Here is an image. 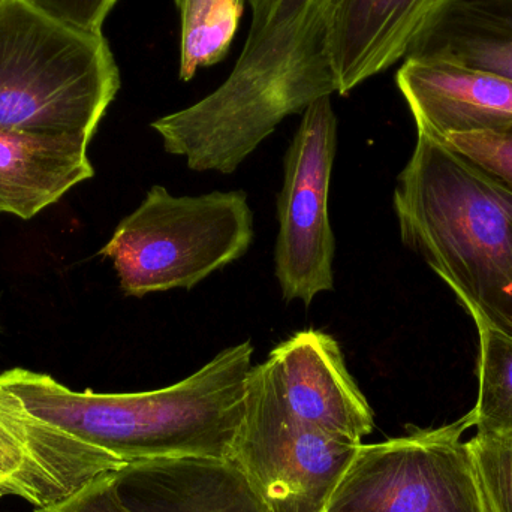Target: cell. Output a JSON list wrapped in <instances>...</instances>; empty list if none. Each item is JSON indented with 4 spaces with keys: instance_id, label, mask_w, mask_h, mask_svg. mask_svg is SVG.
Returning a JSON list of instances; mask_svg holds the SVG:
<instances>
[{
    "instance_id": "obj_10",
    "label": "cell",
    "mask_w": 512,
    "mask_h": 512,
    "mask_svg": "<svg viewBox=\"0 0 512 512\" xmlns=\"http://www.w3.org/2000/svg\"><path fill=\"white\" fill-rule=\"evenodd\" d=\"M268 360L295 417L358 444L373 432L375 415L333 336L315 328L298 331L277 345Z\"/></svg>"
},
{
    "instance_id": "obj_15",
    "label": "cell",
    "mask_w": 512,
    "mask_h": 512,
    "mask_svg": "<svg viewBox=\"0 0 512 512\" xmlns=\"http://www.w3.org/2000/svg\"><path fill=\"white\" fill-rule=\"evenodd\" d=\"M405 59L442 60L512 81V0H442Z\"/></svg>"
},
{
    "instance_id": "obj_16",
    "label": "cell",
    "mask_w": 512,
    "mask_h": 512,
    "mask_svg": "<svg viewBox=\"0 0 512 512\" xmlns=\"http://www.w3.org/2000/svg\"><path fill=\"white\" fill-rule=\"evenodd\" d=\"M180 12L179 77L191 81L198 69L227 56L239 29L245 0H174Z\"/></svg>"
},
{
    "instance_id": "obj_19",
    "label": "cell",
    "mask_w": 512,
    "mask_h": 512,
    "mask_svg": "<svg viewBox=\"0 0 512 512\" xmlns=\"http://www.w3.org/2000/svg\"><path fill=\"white\" fill-rule=\"evenodd\" d=\"M441 143L512 195V123L490 131L451 135Z\"/></svg>"
},
{
    "instance_id": "obj_9",
    "label": "cell",
    "mask_w": 512,
    "mask_h": 512,
    "mask_svg": "<svg viewBox=\"0 0 512 512\" xmlns=\"http://www.w3.org/2000/svg\"><path fill=\"white\" fill-rule=\"evenodd\" d=\"M126 463L33 417L0 390V498L47 508Z\"/></svg>"
},
{
    "instance_id": "obj_6",
    "label": "cell",
    "mask_w": 512,
    "mask_h": 512,
    "mask_svg": "<svg viewBox=\"0 0 512 512\" xmlns=\"http://www.w3.org/2000/svg\"><path fill=\"white\" fill-rule=\"evenodd\" d=\"M360 445L295 417L268 358L252 367L245 415L228 460L268 511H327Z\"/></svg>"
},
{
    "instance_id": "obj_4",
    "label": "cell",
    "mask_w": 512,
    "mask_h": 512,
    "mask_svg": "<svg viewBox=\"0 0 512 512\" xmlns=\"http://www.w3.org/2000/svg\"><path fill=\"white\" fill-rule=\"evenodd\" d=\"M120 89L104 33L0 0V128L92 140Z\"/></svg>"
},
{
    "instance_id": "obj_14",
    "label": "cell",
    "mask_w": 512,
    "mask_h": 512,
    "mask_svg": "<svg viewBox=\"0 0 512 512\" xmlns=\"http://www.w3.org/2000/svg\"><path fill=\"white\" fill-rule=\"evenodd\" d=\"M89 141L0 128V213L30 219L95 176Z\"/></svg>"
},
{
    "instance_id": "obj_17",
    "label": "cell",
    "mask_w": 512,
    "mask_h": 512,
    "mask_svg": "<svg viewBox=\"0 0 512 512\" xmlns=\"http://www.w3.org/2000/svg\"><path fill=\"white\" fill-rule=\"evenodd\" d=\"M478 399L472 409L478 435L512 441V337L480 325Z\"/></svg>"
},
{
    "instance_id": "obj_5",
    "label": "cell",
    "mask_w": 512,
    "mask_h": 512,
    "mask_svg": "<svg viewBox=\"0 0 512 512\" xmlns=\"http://www.w3.org/2000/svg\"><path fill=\"white\" fill-rule=\"evenodd\" d=\"M254 237L246 192L176 197L155 185L99 254L113 262L123 294L141 298L194 288L248 254Z\"/></svg>"
},
{
    "instance_id": "obj_2",
    "label": "cell",
    "mask_w": 512,
    "mask_h": 512,
    "mask_svg": "<svg viewBox=\"0 0 512 512\" xmlns=\"http://www.w3.org/2000/svg\"><path fill=\"white\" fill-rule=\"evenodd\" d=\"M254 352L246 340L183 381L144 393H78L26 369L0 373V390L33 417L125 463L228 459L245 415Z\"/></svg>"
},
{
    "instance_id": "obj_20",
    "label": "cell",
    "mask_w": 512,
    "mask_h": 512,
    "mask_svg": "<svg viewBox=\"0 0 512 512\" xmlns=\"http://www.w3.org/2000/svg\"><path fill=\"white\" fill-rule=\"evenodd\" d=\"M111 474L101 475L69 498L33 512H128L117 498Z\"/></svg>"
},
{
    "instance_id": "obj_7",
    "label": "cell",
    "mask_w": 512,
    "mask_h": 512,
    "mask_svg": "<svg viewBox=\"0 0 512 512\" xmlns=\"http://www.w3.org/2000/svg\"><path fill=\"white\" fill-rule=\"evenodd\" d=\"M472 412L436 429L361 444L325 512H484L463 435Z\"/></svg>"
},
{
    "instance_id": "obj_3",
    "label": "cell",
    "mask_w": 512,
    "mask_h": 512,
    "mask_svg": "<svg viewBox=\"0 0 512 512\" xmlns=\"http://www.w3.org/2000/svg\"><path fill=\"white\" fill-rule=\"evenodd\" d=\"M400 237L450 286L475 325L512 337V195L418 134L397 179Z\"/></svg>"
},
{
    "instance_id": "obj_13",
    "label": "cell",
    "mask_w": 512,
    "mask_h": 512,
    "mask_svg": "<svg viewBox=\"0 0 512 512\" xmlns=\"http://www.w3.org/2000/svg\"><path fill=\"white\" fill-rule=\"evenodd\" d=\"M442 0H331L328 50L337 93L405 59Z\"/></svg>"
},
{
    "instance_id": "obj_18",
    "label": "cell",
    "mask_w": 512,
    "mask_h": 512,
    "mask_svg": "<svg viewBox=\"0 0 512 512\" xmlns=\"http://www.w3.org/2000/svg\"><path fill=\"white\" fill-rule=\"evenodd\" d=\"M468 445L484 512H512V441L477 433Z\"/></svg>"
},
{
    "instance_id": "obj_8",
    "label": "cell",
    "mask_w": 512,
    "mask_h": 512,
    "mask_svg": "<svg viewBox=\"0 0 512 512\" xmlns=\"http://www.w3.org/2000/svg\"><path fill=\"white\" fill-rule=\"evenodd\" d=\"M330 98L322 96L303 111L285 155V179L277 198L274 273L283 298L306 306L316 295L334 289L336 239L328 195L337 150V117Z\"/></svg>"
},
{
    "instance_id": "obj_21",
    "label": "cell",
    "mask_w": 512,
    "mask_h": 512,
    "mask_svg": "<svg viewBox=\"0 0 512 512\" xmlns=\"http://www.w3.org/2000/svg\"><path fill=\"white\" fill-rule=\"evenodd\" d=\"M48 14L72 26L101 32L119 0H33Z\"/></svg>"
},
{
    "instance_id": "obj_1",
    "label": "cell",
    "mask_w": 512,
    "mask_h": 512,
    "mask_svg": "<svg viewBox=\"0 0 512 512\" xmlns=\"http://www.w3.org/2000/svg\"><path fill=\"white\" fill-rule=\"evenodd\" d=\"M251 29L230 77L197 104L152 123L192 171L236 173L291 114L337 92L328 50L331 0H248Z\"/></svg>"
},
{
    "instance_id": "obj_12",
    "label": "cell",
    "mask_w": 512,
    "mask_h": 512,
    "mask_svg": "<svg viewBox=\"0 0 512 512\" xmlns=\"http://www.w3.org/2000/svg\"><path fill=\"white\" fill-rule=\"evenodd\" d=\"M111 477L128 512H270L228 459L126 463Z\"/></svg>"
},
{
    "instance_id": "obj_11",
    "label": "cell",
    "mask_w": 512,
    "mask_h": 512,
    "mask_svg": "<svg viewBox=\"0 0 512 512\" xmlns=\"http://www.w3.org/2000/svg\"><path fill=\"white\" fill-rule=\"evenodd\" d=\"M397 86L418 134L442 141L512 123V81L442 60L405 59Z\"/></svg>"
}]
</instances>
